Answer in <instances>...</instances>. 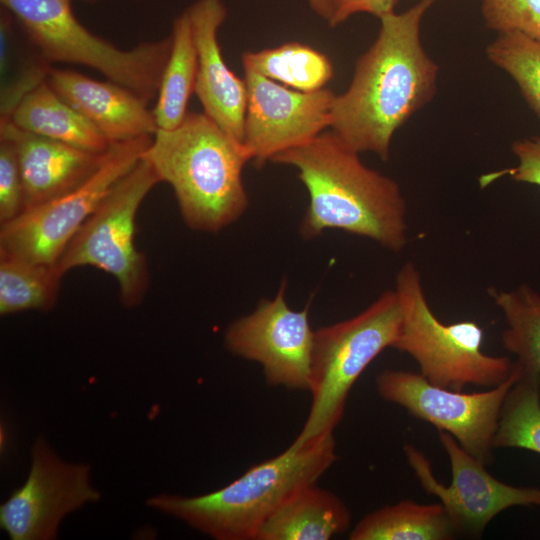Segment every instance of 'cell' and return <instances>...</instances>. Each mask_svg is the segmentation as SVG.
I'll return each mask as SVG.
<instances>
[{"mask_svg": "<svg viewBox=\"0 0 540 540\" xmlns=\"http://www.w3.org/2000/svg\"><path fill=\"white\" fill-rule=\"evenodd\" d=\"M433 0L380 19L372 46L358 59L348 89L336 95L330 127L347 145L387 160L394 133L436 92L438 66L420 39Z\"/></svg>", "mask_w": 540, "mask_h": 540, "instance_id": "obj_1", "label": "cell"}, {"mask_svg": "<svg viewBox=\"0 0 540 540\" xmlns=\"http://www.w3.org/2000/svg\"><path fill=\"white\" fill-rule=\"evenodd\" d=\"M272 162L292 166L309 204L300 225L304 238L327 229L365 237L400 252L407 243V206L399 184L367 167L334 131L288 149Z\"/></svg>", "mask_w": 540, "mask_h": 540, "instance_id": "obj_2", "label": "cell"}, {"mask_svg": "<svg viewBox=\"0 0 540 540\" xmlns=\"http://www.w3.org/2000/svg\"><path fill=\"white\" fill-rule=\"evenodd\" d=\"M142 157L172 187L192 230L218 232L247 209L242 171L251 157L205 113L188 112L176 128L158 129Z\"/></svg>", "mask_w": 540, "mask_h": 540, "instance_id": "obj_3", "label": "cell"}, {"mask_svg": "<svg viewBox=\"0 0 540 540\" xmlns=\"http://www.w3.org/2000/svg\"><path fill=\"white\" fill-rule=\"evenodd\" d=\"M333 435L253 465L214 492L158 495L147 504L218 540H255L267 519L296 491L316 484L336 461Z\"/></svg>", "mask_w": 540, "mask_h": 540, "instance_id": "obj_4", "label": "cell"}, {"mask_svg": "<svg viewBox=\"0 0 540 540\" xmlns=\"http://www.w3.org/2000/svg\"><path fill=\"white\" fill-rule=\"evenodd\" d=\"M395 292L401 324L391 348L410 355L430 383L456 391L468 385L493 388L514 369L507 356L483 352V329L472 320L441 322L430 308L419 270L408 261L398 271Z\"/></svg>", "mask_w": 540, "mask_h": 540, "instance_id": "obj_5", "label": "cell"}, {"mask_svg": "<svg viewBox=\"0 0 540 540\" xmlns=\"http://www.w3.org/2000/svg\"><path fill=\"white\" fill-rule=\"evenodd\" d=\"M400 324L401 309L393 289L357 315L315 331L309 386L312 403L291 448L333 435L353 385L384 349L391 348Z\"/></svg>", "mask_w": 540, "mask_h": 540, "instance_id": "obj_6", "label": "cell"}, {"mask_svg": "<svg viewBox=\"0 0 540 540\" xmlns=\"http://www.w3.org/2000/svg\"><path fill=\"white\" fill-rule=\"evenodd\" d=\"M49 64L71 63L96 70L146 103L158 94L171 38L120 49L88 30L71 0H0Z\"/></svg>", "mask_w": 540, "mask_h": 540, "instance_id": "obj_7", "label": "cell"}, {"mask_svg": "<svg viewBox=\"0 0 540 540\" xmlns=\"http://www.w3.org/2000/svg\"><path fill=\"white\" fill-rule=\"evenodd\" d=\"M160 178L143 157L106 195L66 246L57 261L60 271L91 266L117 282L121 302L138 305L149 286L145 255L135 243L137 212Z\"/></svg>", "mask_w": 540, "mask_h": 540, "instance_id": "obj_8", "label": "cell"}, {"mask_svg": "<svg viewBox=\"0 0 540 540\" xmlns=\"http://www.w3.org/2000/svg\"><path fill=\"white\" fill-rule=\"evenodd\" d=\"M152 137L112 143L95 171L77 187L0 223V256L56 264L106 195L141 160Z\"/></svg>", "mask_w": 540, "mask_h": 540, "instance_id": "obj_9", "label": "cell"}, {"mask_svg": "<svg viewBox=\"0 0 540 540\" xmlns=\"http://www.w3.org/2000/svg\"><path fill=\"white\" fill-rule=\"evenodd\" d=\"M520 374L514 361L511 375L487 391L464 393L430 383L420 373L385 369L376 379L378 394L438 431L449 433L471 455L488 465L501 407Z\"/></svg>", "mask_w": 540, "mask_h": 540, "instance_id": "obj_10", "label": "cell"}, {"mask_svg": "<svg viewBox=\"0 0 540 540\" xmlns=\"http://www.w3.org/2000/svg\"><path fill=\"white\" fill-rule=\"evenodd\" d=\"M438 436L450 462L448 486L438 481L421 450L411 444H406L403 450L422 489L439 499L457 536L480 538L488 524L510 507H540V488L514 486L498 480L449 433L438 431Z\"/></svg>", "mask_w": 540, "mask_h": 540, "instance_id": "obj_11", "label": "cell"}, {"mask_svg": "<svg viewBox=\"0 0 540 540\" xmlns=\"http://www.w3.org/2000/svg\"><path fill=\"white\" fill-rule=\"evenodd\" d=\"M286 281L273 299L236 319L225 333L230 352L259 363L270 386L309 390L314 334L308 306L294 310L286 301Z\"/></svg>", "mask_w": 540, "mask_h": 540, "instance_id": "obj_12", "label": "cell"}, {"mask_svg": "<svg viewBox=\"0 0 540 540\" xmlns=\"http://www.w3.org/2000/svg\"><path fill=\"white\" fill-rule=\"evenodd\" d=\"M244 74L247 106L243 145L256 165L311 141L330 126L336 97L331 90L302 92L251 70H244Z\"/></svg>", "mask_w": 540, "mask_h": 540, "instance_id": "obj_13", "label": "cell"}, {"mask_svg": "<svg viewBox=\"0 0 540 540\" xmlns=\"http://www.w3.org/2000/svg\"><path fill=\"white\" fill-rule=\"evenodd\" d=\"M88 475L87 465L63 462L37 440L27 480L0 507L1 527L12 540L55 538L66 514L100 498Z\"/></svg>", "mask_w": 540, "mask_h": 540, "instance_id": "obj_14", "label": "cell"}, {"mask_svg": "<svg viewBox=\"0 0 540 540\" xmlns=\"http://www.w3.org/2000/svg\"><path fill=\"white\" fill-rule=\"evenodd\" d=\"M186 11L198 60L194 92L204 113L231 138L243 144L246 84L226 65L217 38L227 15L226 7L222 0H198Z\"/></svg>", "mask_w": 540, "mask_h": 540, "instance_id": "obj_15", "label": "cell"}, {"mask_svg": "<svg viewBox=\"0 0 540 540\" xmlns=\"http://www.w3.org/2000/svg\"><path fill=\"white\" fill-rule=\"evenodd\" d=\"M47 81L54 91L89 120L110 144L158 130L153 110L128 88L98 81L77 71L51 67Z\"/></svg>", "mask_w": 540, "mask_h": 540, "instance_id": "obj_16", "label": "cell"}, {"mask_svg": "<svg viewBox=\"0 0 540 540\" xmlns=\"http://www.w3.org/2000/svg\"><path fill=\"white\" fill-rule=\"evenodd\" d=\"M0 135L14 145L22 175L25 209L58 197L81 184L104 153L83 150L0 121ZM24 209V210H25Z\"/></svg>", "mask_w": 540, "mask_h": 540, "instance_id": "obj_17", "label": "cell"}, {"mask_svg": "<svg viewBox=\"0 0 540 540\" xmlns=\"http://www.w3.org/2000/svg\"><path fill=\"white\" fill-rule=\"evenodd\" d=\"M350 521L351 513L337 495L311 484L291 495L255 540H328L345 532Z\"/></svg>", "mask_w": 540, "mask_h": 540, "instance_id": "obj_18", "label": "cell"}, {"mask_svg": "<svg viewBox=\"0 0 540 540\" xmlns=\"http://www.w3.org/2000/svg\"><path fill=\"white\" fill-rule=\"evenodd\" d=\"M8 120L24 131L90 152L103 153L111 145L47 80L24 96Z\"/></svg>", "mask_w": 540, "mask_h": 540, "instance_id": "obj_19", "label": "cell"}, {"mask_svg": "<svg viewBox=\"0 0 540 540\" xmlns=\"http://www.w3.org/2000/svg\"><path fill=\"white\" fill-rule=\"evenodd\" d=\"M454 527L441 503L402 500L366 514L351 530V540H450Z\"/></svg>", "mask_w": 540, "mask_h": 540, "instance_id": "obj_20", "label": "cell"}, {"mask_svg": "<svg viewBox=\"0 0 540 540\" xmlns=\"http://www.w3.org/2000/svg\"><path fill=\"white\" fill-rule=\"evenodd\" d=\"M170 38V55L153 109L157 127L163 130L174 129L183 122L195 89L198 60L187 11L174 20Z\"/></svg>", "mask_w": 540, "mask_h": 540, "instance_id": "obj_21", "label": "cell"}, {"mask_svg": "<svg viewBox=\"0 0 540 540\" xmlns=\"http://www.w3.org/2000/svg\"><path fill=\"white\" fill-rule=\"evenodd\" d=\"M5 8L0 12L1 101L0 121L8 120L19 102L47 80L51 64L45 61Z\"/></svg>", "mask_w": 540, "mask_h": 540, "instance_id": "obj_22", "label": "cell"}, {"mask_svg": "<svg viewBox=\"0 0 540 540\" xmlns=\"http://www.w3.org/2000/svg\"><path fill=\"white\" fill-rule=\"evenodd\" d=\"M244 70H251L286 87L312 92L333 77V66L322 52L299 42L242 55Z\"/></svg>", "mask_w": 540, "mask_h": 540, "instance_id": "obj_23", "label": "cell"}, {"mask_svg": "<svg viewBox=\"0 0 540 540\" xmlns=\"http://www.w3.org/2000/svg\"><path fill=\"white\" fill-rule=\"evenodd\" d=\"M488 294L506 322L502 346L522 370L540 374V291L520 284L511 291L492 287Z\"/></svg>", "mask_w": 540, "mask_h": 540, "instance_id": "obj_24", "label": "cell"}, {"mask_svg": "<svg viewBox=\"0 0 540 540\" xmlns=\"http://www.w3.org/2000/svg\"><path fill=\"white\" fill-rule=\"evenodd\" d=\"M63 275L57 264L0 256V313L52 309Z\"/></svg>", "mask_w": 540, "mask_h": 540, "instance_id": "obj_25", "label": "cell"}, {"mask_svg": "<svg viewBox=\"0 0 540 540\" xmlns=\"http://www.w3.org/2000/svg\"><path fill=\"white\" fill-rule=\"evenodd\" d=\"M493 445L494 449L520 448L540 454L539 373L520 368L502 404Z\"/></svg>", "mask_w": 540, "mask_h": 540, "instance_id": "obj_26", "label": "cell"}, {"mask_svg": "<svg viewBox=\"0 0 540 540\" xmlns=\"http://www.w3.org/2000/svg\"><path fill=\"white\" fill-rule=\"evenodd\" d=\"M486 55L515 81L540 119V42L519 32L499 33L487 46Z\"/></svg>", "mask_w": 540, "mask_h": 540, "instance_id": "obj_27", "label": "cell"}, {"mask_svg": "<svg viewBox=\"0 0 540 540\" xmlns=\"http://www.w3.org/2000/svg\"><path fill=\"white\" fill-rule=\"evenodd\" d=\"M482 15L491 30L519 32L540 42V0H483Z\"/></svg>", "mask_w": 540, "mask_h": 540, "instance_id": "obj_28", "label": "cell"}, {"mask_svg": "<svg viewBox=\"0 0 540 540\" xmlns=\"http://www.w3.org/2000/svg\"><path fill=\"white\" fill-rule=\"evenodd\" d=\"M25 209V193L15 147L0 135V223L16 218Z\"/></svg>", "mask_w": 540, "mask_h": 540, "instance_id": "obj_29", "label": "cell"}, {"mask_svg": "<svg viewBox=\"0 0 540 540\" xmlns=\"http://www.w3.org/2000/svg\"><path fill=\"white\" fill-rule=\"evenodd\" d=\"M511 151L518 160L515 167L489 173L480 177L481 187L503 176L513 180L537 185L540 188V137L518 139L511 144Z\"/></svg>", "mask_w": 540, "mask_h": 540, "instance_id": "obj_30", "label": "cell"}, {"mask_svg": "<svg viewBox=\"0 0 540 540\" xmlns=\"http://www.w3.org/2000/svg\"><path fill=\"white\" fill-rule=\"evenodd\" d=\"M397 0H338L336 13L330 22L335 27L356 13H370L381 18L394 12Z\"/></svg>", "mask_w": 540, "mask_h": 540, "instance_id": "obj_31", "label": "cell"}, {"mask_svg": "<svg viewBox=\"0 0 540 540\" xmlns=\"http://www.w3.org/2000/svg\"><path fill=\"white\" fill-rule=\"evenodd\" d=\"M313 11L329 24L332 21L338 6V0H307Z\"/></svg>", "mask_w": 540, "mask_h": 540, "instance_id": "obj_32", "label": "cell"}, {"mask_svg": "<svg viewBox=\"0 0 540 540\" xmlns=\"http://www.w3.org/2000/svg\"><path fill=\"white\" fill-rule=\"evenodd\" d=\"M434 2L437 1V0H433Z\"/></svg>", "mask_w": 540, "mask_h": 540, "instance_id": "obj_33", "label": "cell"}]
</instances>
